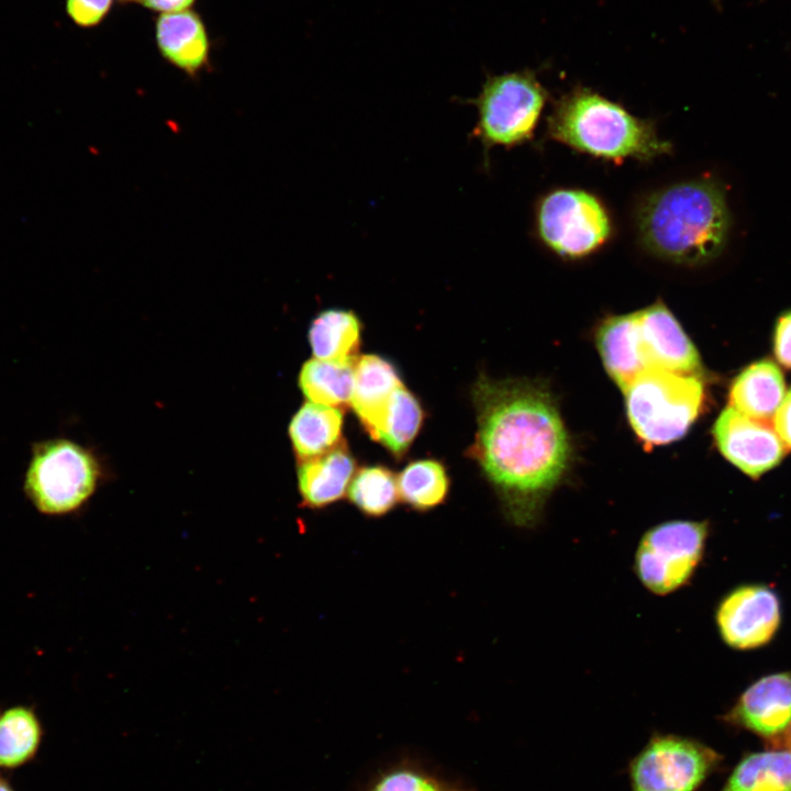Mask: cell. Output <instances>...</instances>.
<instances>
[{
  "instance_id": "25",
  "label": "cell",
  "mask_w": 791,
  "mask_h": 791,
  "mask_svg": "<svg viewBox=\"0 0 791 791\" xmlns=\"http://www.w3.org/2000/svg\"><path fill=\"white\" fill-rule=\"evenodd\" d=\"M423 417L420 401L401 385L391 396L377 442L397 458L402 457L417 435Z\"/></svg>"
},
{
  "instance_id": "31",
  "label": "cell",
  "mask_w": 791,
  "mask_h": 791,
  "mask_svg": "<svg viewBox=\"0 0 791 791\" xmlns=\"http://www.w3.org/2000/svg\"><path fill=\"white\" fill-rule=\"evenodd\" d=\"M194 0H143L147 8L167 12H178L187 9Z\"/></svg>"
},
{
  "instance_id": "3",
  "label": "cell",
  "mask_w": 791,
  "mask_h": 791,
  "mask_svg": "<svg viewBox=\"0 0 791 791\" xmlns=\"http://www.w3.org/2000/svg\"><path fill=\"white\" fill-rule=\"evenodd\" d=\"M548 135L593 157L613 161H649L669 154L653 122L634 116L620 104L587 87H575L555 103Z\"/></svg>"
},
{
  "instance_id": "19",
  "label": "cell",
  "mask_w": 791,
  "mask_h": 791,
  "mask_svg": "<svg viewBox=\"0 0 791 791\" xmlns=\"http://www.w3.org/2000/svg\"><path fill=\"white\" fill-rule=\"evenodd\" d=\"M360 320L350 310L322 311L309 328L314 357L341 364L355 363L360 347Z\"/></svg>"
},
{
  "instance_id": "26",
  "label": "cell",
  "mask_w": 791,
  "mask_h": 791,
  "mask_svg": "<svg viewBox=\"0 0 791 791\" xmlns=\"http://www.w3.org/2000/svg\"><path fill=\"white\" fill-rule=\"evenodd\" d=\"M347 492L352 503L370 517L386 515L399 500L394 474L379 465L360 468L353 476Z\"/></svg>"
},
{
  "instance_id": "14",
  "label": "cell",
  "mask_w": 791,
  "mask_h": 791,
  "mask_svg": "<svg viewBox=\"0 0 791 791\" xmlns=\"http://www.w3.org/2000/svg\"><path fill=\"white\" fill-rule=\"evenodd\" d=\"M401 385L396 367L386 358L374 354L357 358L350 405L364 430L375 441L391 396Z\"/></svg>"
},
{
  "instance_id": "17",
  "label": "cell",
  "mask_w": 791,
  "mask_h": 791,
  "mask_svg": "<svg viewBox=\"0 0 791 791\" xmlns=\"http://www.w3.org/2000/svg\"><path fill=\"white\" fill-rule=\"evenodd\" d=\"M784 394L781 370L773 361L762 359L743 369L733 380L728 406L751 419L770 422Z\"/></svg>"
},
{
  "instance_id": "5",
  "label": "cell",
  "mask_w": 791,
  "mask_h": 791,
  "mask_svg": "<svg viewBox=\"0 0 791 791\" xmlns=\"http://www.w3.org/2000/svg\"><path fill=\"white\" fill-rule=\"evenodd\" d=\"M101 467L96 455L65 437L34 442L23 477V493L41 514L80 510L96 491Z\"/></svg>"
},
{
  "instance_id": "29",
  "label": "cell",
  "mask_w": 791,
  "mask_h": 791,
  "mask_svg": "<svg viewBox=\"0 0 791 791\" xmlns=\"http://www.w3.org/2000/svg\"><path fill=\"white\" fill-rule=\"evenodd\" d=\"M773 353L780 365L791 369V311L783 313L776 323Z\"/></svg>"
},
{
  "instance_id": "32",
  "label": "cell",
  "mask_w": 791,
  "mask_h": 791,
  "mask_svg": "<svg viewBox=\"0 0 791 791\" xmlns=\"http://www.w3.org/2000/svg\"><path fill=\"white\" fill-rule=\"evenodd\" d=\"M0 791H14L11 782L3 776H0Z\"/></svg>"
},
{
  "instance_id": "1",
  "label": "cell",
  "mask_w": 791,
  "mask_h": 791,
  "mask_svg": "<svg viewBox=\"0 0 791 791\" xmlns=\"http://www.w3.org/2000/svg\"><path fill=\"white\" fill-rule=\"evenodd\" d=\"M477 432L468 449L519 526H533L567 475L572 446L557 403L530 379L480 375L472 391Z\"/></svg>"
},
{
  "instance_id": "8",
  "label": "cell",
  "mask_w": 791,
  "mask_h": 791,
  "mask_svg": "<svg viewBox=\"0 0 791 791\" xmlns=\"http://www.w3.org/2000/svg\"><path fill=\"white\" fill-rule=\"evenodd\" d=\"M536 225L543 243L569 259L597 252L612 233L604 205L580 189H558L543 197L537 205Z\"/></svg>"
},
{
  "instance_id": "11",
  "label": "cell",
  "mask_w": 791,
  "mask_h": 791,
  "mask_svg": "<svg viewBox=\"0 0 791 791\" xmlns=\"http://www.w3.org/2000/svg\"><path fill=\"white\" fill-rule=\"evenodd\" d=\"M713 437L721 454L754 479L779 465L787 453L770 422L751 419L731 406L716 419Z\"/></svg>"
},
{
  "instance_id": "24",
  "label": "cell",
  "mask_w": 791,
  "mask_h": 791,
  "mask_svg": "<svg viewBox=\"0 0 791 791\" xmlns=\"http://www.w3.org/2000/svg\"><path fill=\"white\" fill-rule=\"evenodd\" d=\"M399 498L417 511H427L445 501L449 479L445 467L434 459L410 463L399 475Z\"/></svg>"
},
{
  "instance_id": "27",
  "label": "cell",
  "mask_w": 791,
  "mask_h": 791,
  "mask_svg": "<svg viewBox=\"0 0 791 791\" xmlns=\"http://www.w3.org/2000/svg\"><path fill=\"white\" fill-rule=\"evenodd\" d=\"M363 791H476L448 780L413 760L403 759L381 769Z\"/></svg>"
},
{
  "instance_id": "23",
  "label": "cell",
  "mask_w": 791,
  "mask_h": 791,
  "mask_svg": "<svg viewBox=\"0 0 791 791\" xmlns=\"http://www.w3.org/2000/svg\"><path fill=\"white\" fill-rule=\"evenodd\" d=\"M721 791H791V750L744 757Z\"/></svg>"
},
{
  "instance_id": "18",
  "label": "cell",
  "mask_w": 791,
  "mask_h": 791,
  "mask_svg": "<svg viewBox=\"0 0 791 791\" xmlns=\"http://www.w3.org/2000/svg\"><path fill=\"white\" fill-rule=\"evenodd\" d=\"M595 343L608 375L622 390L645 371L637 349L635 312L605 317L598 326Z\"/></svg>"
},
{
  "instance_id": "4",
  "label": "cell",
  "mask_w": 791,
  "mask_h": 791,
  "mask_svg": "<svg viewBox=\"0 0 791 791\" xmlns=\"http://www.w3.org/2000/svg\"><path fill=\"white\" fill-rule=\"evenodd\" d=\"M623 393L628 422L647 447L682 438L704 402L701 375L666 369L642 372Z\"/></svg>"
},
{
  "instance_id": "22",
  "label": "cell",
  "mask_w": 791,
  "mask_h": 791,
  "mask_svg": "<svg viewBox=\"0 0 791 791\" xmlns=\"http://www.w3.org/2000/svg\"><path fill=\"white\" fill-rule=\"evenodd\" d=\"M355 363L305 361L299 374L302 393L312 403L343 410L350 404Z\"/></svg>"
},
{
  "instance_id": "33",
  "label": "cell",
  "mask_w": 791,
  "mask_h": 791,
  "mask_svg": "<svg viewBox=\"0 0 791 791\" xmlns=\"http://www.w3.org/2000/svg\"><path fill=\"white\" fill-rule=\"evenodd\" d=\"M788 731H789V733H788V740H789V743H790V745H791V725H790V727H789Z\"/></svg>"
},
{
  "instance_id": "15",
  "label": "cell",
  "mask_w": 791,
  "mask_h": 791,
  "mask_svg": "<svg viewBox=\"0 0 791 791\" xmlns=\"http://www.w3.org/2000/svg\"><path fill=\"white\" fill-rule=\"evenodd\" d=\"M355 472V460L344 442L320 456L300 461L298 486L302 502L322 509L341 500Z\"/></svg>"
},
{
  "instance_id": "9",
  "label": "cell",
  "mask_w": 791,
  "mask_h": 791,
  "mask_svg": "<svg viewBox=\"0 0 791 791\" xmlns=\"http://www.w3.org/2000/svg\"><path fill=\"white\" fill-rule=\"evenodd\" d=\"M721 759L697 739L654 733L628 762L631 791H697Z\"/></svg>"
},
{
  "instance_id": "20",
  "label": "cell",
  "mask_w": 791,
  "mask_h": 791,
  "mask_svg": "<svg viewBox=\"0 0 791 791\" xmlns=\"http://www.w3.org/2000/svg\"><path fill=\"white\" fill-rule=\"evenodd\" d=\"M343 412L339 409L304 403L293 415L289 435L293 450L303 461L325 454L343 441Z\"/></svg>"
},
{
  "instance_id": "7",
  "label": "cell",
  "mask_w": 791,
  "mask_h": 791,
  "mask_svg": "<svg viewBox=\"0 0 791 791\" xmlns=\"http://www.w3.org/2000/svg\"><path fill=\"white\" fill-rule=\"evenodd\" d=\"M709 535L705 521L670 520L648 528L634 555V572L656 595L683 588L702 561Z\"/></svg>"
},
{
  "instance_id": "30",
  "label": "cell",
  "mask_w": 791,
  "mask_h": 791,
  "mask_svg": "<svg viewBox=\"0 0 791 791\" xmlns=\"http://www.w3.org/2000/svg\"><path fill=\"white\" fill-rule=\"evenodd\" d=\"M772 420L780 439L787 449H791V389L784 394Z\"/></svg>"
},
{
  "instance_id": "28",
  "label": "cell",
  "mask_w": 791,
  "mask_h": 791,
  "mask_svg": "<svg viewBox=\"0 0 791 791\" xmlns=\"http://www.w3.org/2000/svg\"><path fill=\"white\" fill-rule=\"evenodd\" d=\"M111 3L112 0H67L66 9L76 24L92 26L103 19Z\"/></svg>"
},
{
  "instance_id": "10",
  "label": "cell",
  "mask_w": 791,
  "mask_h": 791,
  "mask_svg": "<svg viewBox=\"0 0 791 791\" xmlns=\"http://www.w3.org/2000/svg\"><path fill=\"white\" fill-rule=\"evenodd\" d=\"M781 621L777 593L764 584H745L720 601L715 623L722 640L731 648L747 650L768 644Z\"/></svg>"
},
{
  "instance_id": "12",
  "label": "cell",
  "mask_w": 791,
  "mask_h": 791,
  "mask_svg": "<svg viewBox=\"0 0 791 791\" xmlns=\"http://www.w3.org/2000/svg\"><path fill=\"white\" fill-rule=\"evenodd\" d=\"M637 348L645 371L666 369L702 375L698 349L664 302L638 310Z\"/></svg>"
},
{
  "instance_id": "21",
  "label": "cell",
  "mask_w": 791,
  "mask_h": 791,
  "mask_svg": "<svg viewBox=\"0 0 791 791\" xmlns=\"http://www.w3.org/2000/svg\"><path fill=\"white\" fill-rule=\"evenodd\" d=\"M44 737L43 724L31 705L0 711V769L13 770L32 761Z\"/></svg>"
},
{
  "instance_id": "35",
  "label": "cell",
  "mask_w": 791,
  "mask_h": 791,
  "mask_svg": "<svg viewBox=\"0 0 791 791\" xmlns=\"http://www.w3.org/2000/svg\"><path fill=\"white\" fill-rule=\"evenodd\" d=\"M127 1H130V0H127Z\"/></svg>"
},
{
  "instance_id": "2",
  "label": "cell",
  "mask_w": 791,
  "mask_h": 791,
  "mask_svg": "<svg viewBox=\"0 0 791 791\" xmlns=\"http://www.w3.org/2000/svg\"><path fill=\"white\" fill-rule=\"evenodd\" d=\"M731 215L715 182L698 179L648 196L637 211V229L653 254L682 265H700L726 245Z\"/></svg>"
},
{
  "instance_id": "16",
  "label": "cell",
  "mask_w": 791,
  "mask_h": 791,
  "mask_svg": "<svg viewBox=\"0 0 791 791\" xmlns=\"http://www.w3.org/2000/svg\"><path fill=\"white\" fill-rule=\"evenodd\" d=\"M156 38L161 55L190 76L200 71L208 62L205 29L192 11L161 14L156 25Z\"/></svg>"
},
{
  "instance_id": "13",
  "label": "cell",
  "mask_w": 791,
  "mask_h": 791,
  "mask_svg": "<svg viewBox=\"0 0 791 791\" xmlns=\"http://www.w3.org/2000/svg\"><path fill=\"white\" fill-rule=\"evenodd\" d=\"M725 720L766 738L784 734L791 725V671L771 673L755 681L742 693Z\"/></svg>"
},
{
  "instance_id": "34",
  "label": "cell",
  "mask_w": 791,
  "mask_h": 791,
  "mask_svg": "<svg viewBox=\"0 0 791 791\" xmlns=\"http://www.w3.org/2000/svg\"><path fill=\"white\" fill-rule=\"evenodd\" d=\"M713 3L716 4L717 8L721 7V0H713Z\"/></svg>"
},
{
  "instance_id": "6",
  "label": "cell",
  "mask_w": 791,
  "mask_h": 791,
  "mask_svg": "<svg viewBox=\"0 0 791 791\" xmlns=\"http://www.w3.org/2000/svg\"><path fill=\"white\" fill-rule=\"evenodd\" d=\"M548 98L532 69L489 76L479 94L467 101L478 112L472 136L486 153L531 140Z\"/></svg>"
}]
</instances>
